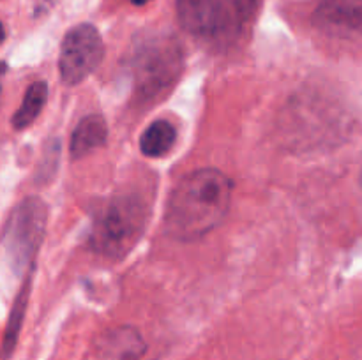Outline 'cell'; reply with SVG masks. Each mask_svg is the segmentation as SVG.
<instances>
[{"mask_svg": "<svg viewBox=\"0 0 362 360\" xmlns=\"http://www.w3.org/2000/svg\"><path fill=\"white\" fill-rule=\"evenodd\" d=\"M232 191V180L216 168L187 173L170 193L166 233L177 240H197L214 232L228 214Z\"/></svg>", "mask_w": 362, "mask_h": 360, "instance_id": "6da1fadb", "label": "cell"}, {"mask_svg": "<svg viewBox=\"0 0 362 360\" xmlns=\"http://www.w3.org/2000/svg\"><path fill=\"white\" fill-rule=\"evenodd\" d=\"M184 52L172 34H148L140 37L131 55L134 92L141 101L165 97L182 74Z\"/></svg>", "mask_w": 362, "mask_h": 360, "instance_id": "7a4b0ae2", "label": "cell"}, {"mask_svg": "<svg viewBox=\"0 0 362 360\" xmlns=\"http://www.w3.org/2000/svg\"><path fill=\"white\" fill-rule=\"evenodd\" d=\"M258 11V0H177V16L187 34L212 44L235 42Z\"/></svg>", "mask_w": 362, "mask_h": 360, "instance_id": "3957f363", "label": "cell"}, {"mask_svg": "<svg viewBox=\"0 0 362 360\" xmlns=\"http://www.w3.org/2000/svg\"><path fill=\"white\" fill-rule=\"evenodd\" d=\"M148 221V205L138 194H117L92 224L88 244L94 253L120 260L138 244Z\"/></svg>", "mask_w": 362, "mask_h": 360, "instance_id": "277c9868", "label": "cell"}, {"mask_svg": "<svg viewBox=\"0 0 362 360\" xmlns=\"http://www.w3.org/2000/svg\"><path fill=\"white\" fill-rule=\"evenodd\" d=\"M48 222V208L41 198H25L11 214L4 233V249L16 272L34 268Z\"/></svg>", "mask_w": 362, "mask_h": 360, "instance_id": "5b68a950", "label": "cell"}, {"mask_svg": "<svg viewBox=\"0 0 362 360\" xmlns=\"http://www.w3.org/2000/svg\"><path fill=\"white\" fill-rule=\"evenodd\" d=\"M103 56L105 44L98 28L88 23L76 25L64 35L60 44V78L69 87L80 85L98 69Z\"/></svg>", "mask_w": 362, "mask_h": 360, "instance_id": "8992f818", "label": "cell"}, {"mask_svg": "<svg viewBox=\"0 0 362 360\" xmlns=\"http://www.w3.org/2000/svg\"><path fill=\"white\" fill-rule=\"evenodd\" d=\"M147 342L144 335L129 325L113 327L95 337L90 360H144Z\"/></svg>", "mask_w": 362, "mask_h": 360, "instance_id": "52a82bcc", "label": "cell"}, {"mask_svg": "<svg viewBox=\"0 0 362 360\" xmlns=\"http://www.w3.org/2000/svg\"><path fill=\"white\" fill-rule=\"evenodd\" d=\"M315 23L338 34L362 35V0H322Z\"/></svg>", "mask_w": 362, "mask_h": 360, "instance_id": "ba28073f", "label": "cell"}, {"mask_svg": "<svg viewBox=\"0 0 362 360\" xmlns=\"http://www.w3.org/2000/svg\"><path fill=\"white\" fill-rule=\"evenodd\" d=\"M108 140V126L101 115H87L80 120L71 136L69 150L73 159H80L98 150Z\"/></svg>", "mask_w": 362, "mask_h": 360, "instance_id": "9c48e42d", "label": "cell"}, {"mask_svg": "<svg viewBox=\"0 0 362 360\" xmlns=\"http://www.w3.org/2000/svg\"><path fill=\"white\" fill-rule=\"evenodd\" d=\"M177 141V129L166 120H156L140 138V150L147 157H163L173 148Z\"/></svg>", "mask_w": 362, "mask_h": 360, "instance_id": "30bf717a", "label": "cell"}, {"mask_svg": "<svg viewBox=\"0 0 362 360\" xmlns=\"http://www.w3.org/2000/svg\"><path fill=\"white\" fill-rule=\"evenodd\" d=\"M30 284L32 281H30V274H28L27 281L23 282L20 293H18L16 299H14L13 307H11L9 321H7L2 348H0V356H2V359H9L11 353L14 352V346H16L18 337H20L21 327H23L25 313H27L28 296H30Z\"/></svg>", "mask_w": 362, "mask_h": 360, "instance_id": "8fae6325", "label": "cell"}, {"mask_svg": "<svg viewBox=\"0 0 362 360\" xmlns=\"http://www.w3.org/2000/svg\"><path fill=\"white\" fill-rule=\"evenodd\" d=\"M46 101H48V85H46L45 81H34V83L27 88L20 108L14 113V129H25V127L30 126V124L37 119L39 113L42 112Z\"/></svg>", "mask_w": 362, "mask_h": 360, "instance_id": "7c38bea8", "label": "cell"}, {"mask_svg": "<svg viewBox=\"0 0 362 360\" xmlns=\"http://www.w3.org/2000/svg\"><path fill=\"white\" fill-rule=\"evenodd\" d=\"M131 2H133L134 6H144V4H147L148 0H131Z\"/></svg>", "mask_w": 362, "mask_h": 360, "instance_id": "4fadbf2b", "label": "cell"}, {"mask_svg": "<svg viewBox=\"0 0 362 360\" xmlns=\"http://www.w3.org/2000/svg\"><path fill=\"white\" fill-rule=\"evenodd\" d=\"M4 35L6 34H4V27H2V23H0V42L4 41Z\"/></svg>", "mask_w": 362, "mask_h": 360, "instance_id": "5bb4252c", "label": "cell"}, {"mask_svg": "<svg viewBox=\"0 0 362 360\" xmlns=\"http://www.w3.org/2000/svg\"><path fill=\"white\" fill-rule=\"evenodd\" d=\"M0 99H2V87H0Z\"/></svg>", "mask_w": 362, "mask_h": 360, "instance_id": "9a60e30c", "label": "cell"}]
</instances>
